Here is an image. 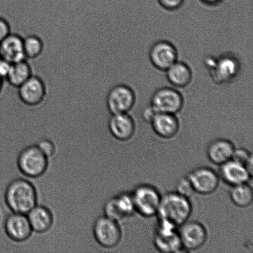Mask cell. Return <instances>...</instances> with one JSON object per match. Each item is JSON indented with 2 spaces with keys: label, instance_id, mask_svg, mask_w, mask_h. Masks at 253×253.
<instances>
[{
  "label": "cell",
  "instance_id": "1",
  "mask_svg": "<svg viewBox=\"0 0 253 253\" xmlns=\"http://www.w3.org/2000/svg\"><path fill=\"white\" fill-rule=\"evenodd\" d=\"M192 212V205L189 198L176 192L161 196L157 215L158 220L169 223L175 227L188 221Z\"/></svg>",
  "mask_w": 253,
  "mask_h": 253
},
{
  "label": "cell",
  "instance_id": "2",
  "mask_svg": "<svg viewBox=\"0 0 253 253\" xmlns=\"http://www.w3.org/2000/svg\"><path fill=\"white\" fill-rule=\"evenodd\" d=\"M5 202L12 212L27 214L37 204L36 188L29 180L17 178L5 192Z\"/></svg>",
  "mask_w": 253,
  "mask_h": 253
},
{
  "label": "cell",
  "instance_id": "3",
  "mask_svg": "<svg viewBox=\"0 0 253 253\" xmlns=\"http://www.w3.org/2000/svg\"><path fill=\"white\" fill-rule=\"evenodd\" d=\"M19 169L26 177L37 178L45 173L48 166L47 158L37 145L27 146L17 158Z\"/></svg>",
  "mask_w": 253,
  "mask_h": 253
},
{
  "label": "cell",
  "instance_id": "4",
  "mask_svg": "<svg viewBox=\"0 0 253 253\" xmlns=\"http://www.w3.org/2000/svg\"><path fill=\"white\" fill-rule=\"evenodd\" d=\"M135 212L145 217L157 215L161 200L159 191L152 185H138L131 193Z\"/></svg>",
  "mask_w": 253,
  "mask_h": 253
},
{
  "label": "cell",
  "instance_id": "5",
  "mask_svg": "<svg viewBox=\"0 0 253 253\" xmlns=\"http://www.w3.org/2000/svg\"><path fill=\"white\" fill-rule=\"evenodd\" d=\"M135 102L133 91L125 84L111 86L106 96V106L111 115L128 113Z\"/></svg>",
  "mask_w": 253,
  "mask_h": 253
},
{
  "label": "cell",
  "instance_id": "6",
  "mask_svg": "<svg viewBox=\"0 0 253 253\" xmlns=\"http://www.w3.org/2000/svg\"><path fill=\"white\" fill-rule=\"evenodd\" d=\"M93 232L96 241L105 249H113L118 246L122 239V230L118 222L105 215L96 219Z\"/></svg>",
  "mask_w": 253,
  "mask_h": 253
},
{
  "label": "cell",
  "instance_id": "7",
  "mask_svg": "<svg viewBox=\"0 0 253 253\" xmlns=\"http://www.w3.org/2000/svg\"><path fill=\"white\" fill-rule=\"evenodd\" d=\"M153 241L156 249L161 253H177L183 250L178 228L161 220H158Z\"/></svg>",
  "mask_w": 253,
  "mask_h": 253
},
{
  "label": "cell",
  "instance_id": "8",
  "mask_svg": "<svg viewBox=\"0 0 253 253\" xmlns=\"http://www.w3.org/2000/svg\"><path fill=\"white\" fill-rule=\"evenodd\" d=\"M183 250L192 252L199 250L207 242V230L202 223L187 221L178 228Z\"/></svg>",
  "mask_w": 253,
  "mask_h": 253
},
{
  "label": "cell",
  "instance_id": "9",
  "mask_svg": "<svg viewBox=\"0 0 253 253\" xmlns=\"http://www.w3.org/2000/svg\"><path fill=\"white\" fill-rule=\"evenodd\" d=\"M183 99L178 91L164 87L155 91L151 98V105L156 113L175 115L182 110Z\"/></svg>",
  "mask_w": 253,
  "mask_h": 253
},
{
  "label": "cell",
  "instance_id": "10",
  "mask_svg": "<svg viewBox=\"0 0 253 253\" xmlns=\"http://www.w3.org/2000/svg\"><path fill=\"white\" fill-rule=\"evenodd\" d=\"M20 100L25 105L35 106L43 102L46 95V86L41 77L33 74L17 88Z\"/></svg>",
  "mask_w": 253,
  "mask_h": 253
},
{
  "label": "cell",
  "instance_id": "11",
  "mask_svg": "<svg viewBox=\"0 0 253 253\" xmlns=\"http://www.w3.org/2000/svg\"><path fill=\"white\" fill-rule=\"evenodd\" d=\"M195 192L200 195L211 194L219 184V176L212 169L201 167L192 171L188 176Z\"/></svg>",
  "mask_w": 253,
  "mask_h": 253
},
{
  "label": "cell",
  "instance_id": "12",
  "mask_svg": "<svg viewBox=\"0 0 253 253\" xmlns=\"http://www.w3.org/2000/svg\"><path fill=\"white\" fill-rule=\"evenodd\" d=\"M4 229L9 239L16 242L26 241L33 232L26 214L15 212L7 217Z\"/></svg>",
  "mask_w": 253,
  "mask_h": 253
},
{
  "label": "cell",
  "instance_id": "13",
  "mask_svg": "<svg viewBox=\"0 0 253 253\" xmlns=\"http://www.w3.org/2000/svg\"><path fill=\"white\" fill-rule=\"evenodd\" d=\"M177 51L172 43L167 41H160L151 47L150 59L156 68L167 71L177 60Z\"/></svg>",
  "mask_w": 253,
  "mask_h": 253
},
{
  "label": "cell",
  "instance_id": "14",
  "mask_svg": "<svg viewBox=\"0 0 253 253\" xmlns=\"http://www.w3.org/2000/svg\"><path fill=\"white\" fill-rule=\"evenodd\" d=\"M0 52L1 58L11 64L27 59L24 50L23 37L15 32H11L0 42Z\"/></svg>",
  "mask_w": 253,
  "mask_h": 253
},
{
  "label": "cell",
  "instance_id": "15",
  "mask_svg": "<svg viewBox=\"0 0 253 253\" xmlns=\"http://www.w3.org/2000/svg\"><path fill=\"white\" fill-rule=\"evenodd\" d=\"M220 177L231 186L249 183L252 173L242 164L233 160L220 166Z\"/></svg>",
  "mask_w": 253,
  "mask_h": 253
},
{
  "label": "cell",
  "instance_id": "16",
  "mask_svg": "<svg viewBox=\"0 0 253 253\" xmlns=\"http://www.w3.org/2000/svg\"><path fill=\"white\" fill-rule=\"evenodd\" d=\"M108 128L116 139L126 141L130 140L135 133V124L128 113L111 115L108 121Z\"/></svg>",
  "mask_w": 253,
  "mask_h": 253
},
{
  "label": "cell",
  "instance_id": "17",
  "mask_svg": "<svg viewBox=\"0 0 253 253\" xmlns=\"http://www.w3.org/2000/svg\"><path fill=\"white\" fill-rule=\"evenodd\" d=\"M150 124L156 135L162 138L174 137L179 131V121L172 114L156 113Z\"/></svg>",
  "mask_w": 253,
  "mask_h": 253
},
{
  "label": "cell",
  "instance_id": "18",
  "mask_svg": "<svg viewBox=\"0 0 253 253\" xmlns=\"http://www.w3.org/2000/svg\"><path fill=\"white\" fill-rule=\"evenodd\" d=\"M239 70V61L232 56H224L215 60L214 65L211 69L213 79L218 83L232 80L237 75Z\"/></svg>",
  "mask_w": 253,
  "mask_h": 253
},
{
  "label": "cell",
  "instance_id": "19",
  "mask_svg": "<svg viewBox=\"0 0 253 253\" xmlns=\"http://www.w3.org/2000/svg\"><path fill=\"white\" fill-rule=\"evenodd\" d=\"M235 149L231 141L224 138L216 139L208 145V158L214 165L220 166L232 160Z\"/></svg>",
  "mask_w": 253,
  "mask_h": 253
},
{
  "label": "cell",
  "instance_id": "20",
  "mask_svg": "<svg viewBox=\"0 0 253 253\" xmlns=\"http://www.w3.org/2000/svg\"><path fill=\"white\" fill-rule=\"evenodd\" d=\"M33 232L44 234L53 226V215L44 206L36 205L27 215Z\"/></svg>",
  "mask_w": 253,
  "mask_h": 253
},
{
  "label": "cell",
  "instance_id": "21",
  "mask_svg": "<svg viewBox=\"0 0 253 253\" xmlns=\"http://www.w3.org/2000/svg\"><path fill=\"white\" fill-rule=\"evenodd\" d=\"M33 75L32 68L27 59L12 63L6 81L15 88H18Z\"/></svg>",
  "mask_w": 253,
  "mask_h": 253
},
{
  "label": "cell",
  "instance_id": "22",
  "mask_svg": "<svg viewBox=\"0 0 253 253\" xmlns=\"http://www.w3.org/2000/svg\"><path fill=\"white\" fill-rule=\"evenodd\" d=\"M166 71L169 83L177 87H184L192 80V71L189 66L182 62H175Z\"/></svg>",
  "mask_w": 253,
  "mask_h": 253
},
{
  "label": "cell",
  "instance_id": "23",
  "mask_svg": "<svg viewBox=\"0 0 253 253\" xmlns=\"http://www.w3.org/2000/svg\"><path fill=\"white\" fill-rule=\"evenodd\" d=\"M230 197L234 205L240 208H246L252 205L253 191L249 183L232 186Z\"/></svg>",
  "mask_w": 253,
  "mask_h": 253
},
{
  "label": "cell",
  "instance_id": "24",
  "mask_svg": "<svg viewBox=\"0 0 253 253\" xmlns=\"http://www.w3.org/2000/svg\"><path fill=\"white\" fill-rule=\"evenodd\" d=\"M23 37L25 55L27 60H32L41 55L44 49V43L41 37L36 34L26 33Z\"/></svg>",
  "mask_w": 253,
  "mask_h": 253
},
{
  "label": "cell",
  "instance_id": "25",
  "mask_svg": "<svg viewBox=\"0 0 253 253\" xmlns=\"http://www.w3.org/2000/svg\"><path fill=\"white\" fill-rule=\"evenodd\" d=\"M114 202L122 219L131 216L135 212L131 193H123L113 197Z\"/></svg>",
  "mask_w": 253,
  "mask_h": 253
},
{
  "label": "cell",
  "instance_id": "26",
  "mask_svg": "<svg viewBox=\"0 0 253 253\" xmlns=\"http://www.w3.org/2000/svg\"><path fill=\"white\" fill-rule=\"evenodd\" d=\"M232 160L242 164L247 168L250 173H253V156L247 149L235 148Z\"/></svg>",
  "mask_w": 253,
  "mask_h": 253
},
{
  "label": "cell",
  "instance_id": "27",
  "mask_svg": "<svg viewBox=\"0 0 253 253\" xmlns=\"http://www.w3.org/2000/svg\"><path fill=\"white\" fill-rule=\"evenodd\" d=\"M175 192L188 198H190L195 193L188 177L181 178L178 180Z\"/></svg>",
  "mask_w": 253,
  "mask_h": 253
},
{
  "label": "cell",
  "instance_id": "28",
  "mask_svg": "<svg viewBox=\"0 0 253 253\" xmlns=\"http://www.w3.org/2000/svg\"><path fill=\"white\" fill-rule=\"evenodd\" d=\"M37 145L47 158L51 157L55 153V145L48 139H44V140L40 141Z\"/></svg>",
  "mask_w": 253,
  "mask_h": 253
},
{
  "label": "cell",
  "instance_id": "29",
  "mask_svg": "<svg viewBox=\"0 0 253 253\" xmlns=\"http://www.w3.org/2000/svg\"><path fill=\"white\" fill-rule=\"evenodd\" d=\"M11 29L8 21L0 16V42L3 41L11 33Z\"/></svg>",
  "mask_w": 253,
  "mask_h": 253
},
{
  "label": "cell",
  "instance_id": "30",
  "mask_svg": "<svg viewBox=\"0 0 253 253\" xmlns=\"http://www.w3.org/2000/svg\"><path fill=\"white\" fill-rule=\"evenodd\" d=\"M158 1L165 9L174 10L182 6L184 0H158Z\"/></svg>",
  "mask_w": 253,
  "mask_h": 253
},
{
  "label": "cell",
  "instance_id": "31",
  "mask_svg": "<svg viewBox=\"0 0 253 253\" xmlns=\"http://www.w3.org/2000/svg\"><path fill=\"white\" fill-rule=\"evenodd\" d=\"M11 64L4 59H0V78L2 80H6L11 69Z\"/></svg>",
  "mask_w": 253,
  "mask_h": 253
},
{
  "label": "cell",
  "instance_id": "32",
  "mask_svg": "<svg viewBox=\"0 0 253 253\" xmlns=\"http://www.w3.org/2000/svg\"><path fill=\"white\" fill-rule=\"evenodd\" d=\"M156 114V111L154 110L152 106H150L145 109V110L143 111L142 116L144 120L146 121V122L150 123Z\"/></svg>",
  "mask_w": 253,
  "mask_h": 253
},
{
  "label": "cell",
  "instance_id": "33",
  "mask_svg": "<svg viewBox=\"0 0 253 253\" xmlns=\"http://www.w3.org/2000/svg\"><path fill=\"white\" fill-rule=\"evenodd\" d=\"M202 1L206 4L212 5L219 3L222 0H202Z\"/></svg>",
  "mask_w": 253,
  "mask_h": 253
},
{
  "label": "cell",
  "instance_id": "34",
  "mask_svg": "<svg viewBox=\"0 0 253 253\" xmlns=\"http://www.w3.org/2000/svg\"><path fill=\"white\" fill-rule=\"evenodd\" d=\"M4 82V80H2L1 78H0V93H1L2 87H3Z\"/></svg>",
  "mask_w": 253,
  "mask_h": 253
},
{
  "label": "cell",
  "instance_id": "35",
  "mask_svg": "<svg viewBox=\"0 0 253 253\" xmlns=\"http://www.w3.org/2000/svg\"><path fill=\"white\" fill-rule=\"evenodd\" d=\"M0 59H1V52H0Z\"/></svg>",
  "mask_w": 253,
  "mask_h": 253
}]
</instances>
